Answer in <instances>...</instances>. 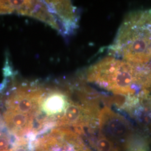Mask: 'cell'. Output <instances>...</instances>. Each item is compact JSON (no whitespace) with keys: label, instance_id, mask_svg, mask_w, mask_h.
<instances>
[{"label":"cell","instance_id":"3","mask_svg":"<svg viewBox=\"0 0 151 151\" xmlns=\"http://www.w3.org/2000/svg\"><path fill=\"white\" fill-rule=\"evenodd\" d=\"M97 129L122 151H147L146 137L135 129L126 117L112 110L110 106L100 109Z\"/></svg>","mask_w":151,"mask_h":151},{"label":"cell","instance_id":"5","mask_svg":"<svg viewBox=\"0 0 151 151\" xmlns=\"http://www.w3.org/2000/svg\"><path fill=\"white\" fill-rule=\"evenodd\" d=\"M88 143L95 151H122L118 146L98 129L89 132L85 135Z\"/></svg>","mask_w":151,"mask_h":151},{"label":"cell","instance_id":"6","mask_svg":"<svg viewBox=\"0 0 151 151\" xmlns=\"http://www.w3.org/2000/svg\"><path fill=\"white\" fill-rule=\"evenodd\" d=\"M9 151V150H2V151Z\"/></svg>","mask_w":151,"mask_h":151},{"label":"cell","instance_id":"4","mask_svg":"<svg viewBox=\"0 0 151 151\" xmlns=\"http://www.w3.org/2000/svg\"><path fill=\"white\" fill-rule=\"evenodd\" d=\"M32 147L33 151H92L81 135L66 128H55L38 137Z\"/></svg>","mask_w":151,"mask_h":151},{"label":"cell","instance_id":"1","mask_svg":"<svg viewBox=\"0 0 151 151\" xmlns=\"http://www.w3.org/2000/svg\"><path fill=\"white\" fill-rule=\"evenodd\" d=\"M86 79L116 96L147 95L151 92V65L107 57L87 70Z\"/></svg>","mask_w":151,"mask_h":151},{"label":"cell","instance_id":"2","mask_svg":"<svg viewBox=\"0 0 151 151\" xmlns=\"http://www.w3.org/2000/svg\"><path fill=\"white\" fill-rule=\"evenodd\" d=\"M109 49L130 63L148 65L151 60V10L133 11L126 16Z\"/></svg>","mask_w":151,"mask_h":151}]
</instances>
